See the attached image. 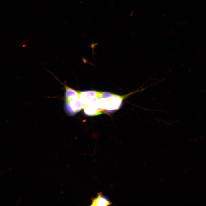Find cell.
Wrapping results in <instances>:
<instances>
[{
    "instance_id": "6da1fadb",
    "label": "cell",
    "mask_w": 206,
    "mask_h": 206,
    "mask_svg": "<svg viewBox=\"0 0 206 206\" xmlns=\"http://www.w3.org/2000/svg\"><path fill=\"white\" fill-rule=\"evenodd\" d=\"M144 88L140 90L137 89L128 94L121 96L114 94L110 100L107 101L106 107L104 110L107 112H110L119 109L121 107L123 100L124 98L131 94L142 91Z\"/></svg>"
},
{
    "instance_id": "7a4b0ae2",
    "label": "cell",
    "mask_w": 206,
    "mask_h": 206,
    "mask_svg": "<svg viewBox=\"0 0 206 206\" xmlns=\"http://www.w3.org/2000/svg\"><path fill=\"white\" fill-rule=\"evenodd\" d=\"M86 106L83 100L78 98L70 101H65L64 107L67 113L72 115L84 109Z\"/></svg>"
},
{
    "instance_id": "3957f363",
    "label": "cell",
    "mask_w": 206,
    "mask_h": 206,
    "mask_svg": "<svg viewBox=\"0 0 206 206\" xmlns=\"http://www.w3.org/2000/svg\"><path fill=\"white\" fill-rule=\"evenodd\" d=\"M111 202L108 198L104 196L102 192L98 193L97 196L92 199L91 206H106L111 205Z\"/></svg>"
},
{
    "instance_id": "277c9868",
    "label": "cell",
    "mask_w": 206,
    "mask_h": 206,
    "mask_svg": "<svg viewBox=\"0 0 206 206\" xmlns=\"http://www.w3.org/2000/svg\"><path fill=\"white\" fill-rule=\"evenodd\" d=\"M64 86L65 92V101H70L79 98V94L78 91L62 83Z\"/></svg>"
},
{
    "instance_id": "5b68a950",
    "label": "cell",
    "mask_w": 206,
    "mask_h": 206,
    "mask_svg": "<svg viewBox=\"0 0 206 206\" xmlns=\"http://www.w3.org/2000/svg\"><path fill=\"white\" fill-rule=\"evenodd\" d=\"M100 92L94 90H86L79 92V98L83 101L95 98H99Z\"/></svg>"
},
{
    "instance_id": "8992f818",
    "label": "cell",
    "mask_w": 206,
    "mask_h": 206,
    "mask_svg": "<svg viewBox=\"0 0 206 206\" xmlns=\"http://www.w3.org/2000/svg\"><path fill=\"white\" fill-rule=\"evenodd\" d=\"M84 114L88 116H95L102 113V111L99 110L91 105H87L84 108Z\"/></svg>"
},
{
    "instance_id": "52a82bcc",
    "label": "cell",
    "mask_w": 206,
    "mask_h": 206,
    "mask_svg": "<svg viewBox=\"0 0 206 206\" xmlns=\"http://www.w3.org/2000/svg\"><path fill=\"white\" fill-rule=\"evenodd\" d=\"M114 94L108 92H100L99 98L100 100H104L107 101L112 98Z\"/></svg>"
}]
</instances>
